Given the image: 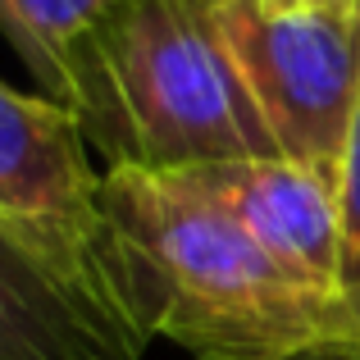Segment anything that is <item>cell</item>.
<instances>
[{
	"instance_id": "6da1fadb",
	"label": "cell",
	"mask_w": 360,
	"mask_h": 360,
	"mask_svg": "<svg viewBox=\"0 0 360 360\" xmlns=\"http://www.w3.org/2000/svg\"><path fill=\"white\" fill-rule=\"evenodd\" d=\"M101 205L137 328L196 360H292L333 292L278 264L238 219L146 169H105Z\"/></svg>"
},
{
	"instance_id": "7a4b0ae2",
	"label": "cell",
	"mask_w": 360,
	"mask_h": 360,
	"mask_svg": "<svg viewBox=\"0 0 360 360\" xmlns=\"http://www.w3.org/2000/svg\"><path fill=\"white\" fill-rule=\"evenodd\" d=\"M219 0H132L73 55L55 101L110 169L178 174L283 155L219 32Z\"/></svg>"
},
{
	"instance_id": "3957f363",
	"label": "cell",
	"mask_w": 360,
	"mask_h": 360,
	"mask_svg": "<svg viewBox=\"0 0 360 360\" xmlns=\"http://www.w3.org/2000/svg\"><path fill=\"white\" fill-rule=\"evenodd\" d=\"M214 14L278 150L338 174L360 101V9L269 14L255 0H219Z\"/></svg>"
},
{
	"instance_id": "277c9868",
	"label": "cell",
	"mask_w": 360,
	"mask_h": 360,
	"mask_svg": "<svg viewBox=\"0 0 360 360\" xmlns=\"http://www.w3.org/2000/svg\"><path fill=\"white\" fill-rule=\"evenodd\" d=\"M101 183L105 174L91 169V141L73 110L55 96L14 91L0 78V224L37 242L137 328L123 301Z\"/></svg>"
},
{
	"instance_id": "5b68a950",
	"label": "cell",
	"mask_w": 360,
	"mask_h": 360,
	"mask_svg": "<svg viewBox=\"0 0 360 360\" xmlns=\"http://www.w3.org/2000/svg\"><path fill=\"white\" fill-rule=\"evenodd\" d=\"M165 178L219 205L310 288H342V205L333 169H315L288 155H251L178 169Z\"/></svg>"
},
{
	"instance_id": "8992f818",
	"label": "cell",
	"mask_w": 360,
	"mask_h": 360,
	"mask_svg": "<svg viewBox=\"0 0 360 360\" xmlns=\"http://www.w3.org/2000/svg\"><path fill=\"white\" fill-rule=\"evenodd\" d=\"M146 338L37 242L0 224V360H137Z\"/></svg>"
},
{
	"instance_id": "52a82bcc",
	"label": "cell",
	"mask_w": 360,
	"mask_h": 360,
	"mask_svg": "<svg viewBox=\"0 0 360 360\" xmlns=\"http://www.w3.org/2000/svg\"><path fill=\"white\" fill-rule=\"evenodd\" d=\"M132 0H0V32L18 60L41 78L46 96H60L73 55Z\"/></svg>"
},
{
	"instance_id": "ba28073f",
	"label": "cell",
	"mask_w": 360,
	"mask_h": 360,
	"mask_svg": "<svg viewBox=\"0 0 360 360\" xmlns=\"http://www.w3.org/2000/svg\"><path fill=\"white\" fill-rule=\"evenodd\" d=\"M338 205H342V288H360V101L338 160Z\"/></svg>"
},
{
	"instance_id": "9c48e42d",
	"label": "cell",
	"mask_w": 360,
	"mask_h": 360,
	"mask_svg": "<svg viewBox=\"0 0 360 360\" xmlns=\"http://www.w3.org/2000/svg\"><path fill=\"white\" fill-rule=\"evenodd\" d=\"M292 360H360V288L333 292L319 333Z\"/></svg>"
},
{
	"instance_id": "30bf717a",
	"label": "cell",
	"mask_w": 360,
	"mask_h": 360,
	"mask_svg": "<svg viewBox=\"0 0 360 360\" xmlns=\"http://www.w3.org/2000/svg\"><path fill=\"white\" fill-rule=\"evenodd\" d=\"M260 9H269V14H301V9H310L315 0H255Z\"/></svg>"
},
{
	"instance_id": "8fae6325",
	"label": "cell",
	"mask_w": 360,
	"mask_h": 360,
	"mask_svg": "<svg viewBox=\"0 0 360 360\" xmlns=\"http://www.w3.org/2000/svg\"><path fill=\"white\" fill-rule=\"evenodd\" d=\"M315 5H333V9H360V0H315Z\"/></svg>"
}]
</instances>
